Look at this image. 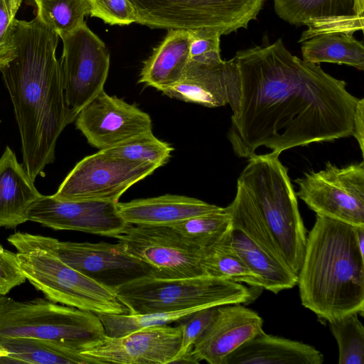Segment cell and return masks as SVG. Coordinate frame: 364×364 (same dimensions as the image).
<instances>
[{"label":"cell","mask_w":364,"mask_h":364,"mask_svg":"<svg viewBox=\"0 0 364 364\" xmlns=\"http://www.w3.org/2000/svg\"><path fill=\"white\" fill-rule=\"evenodd\" d=\"M240 90V72L233 58L212 63L190 60L181 77L160 91L171 98L208 107L228 104L235 112Z\"/></svg>","instance_id":"17"},{"label":"cell","mask_w":364,"mask_h":364,"mask_svg":"<svg viewBox=\"0 0 364 364\" xmlns=\"http://www.w3.org/2000/svg\"><path fill=\"white\" fill-rule=\"evenodd\" d=\"M218 306L198 310L176 321L183 328L182 341L181 348L172 363L193 350L196 342L215 318Z\"/></svg>","instance_id":"31"},{"label":"cell","mask_w":364,"mask_h":364,"mask_svg":"<svg viewBox=\"0 0 364 364\" xmlns=\"http://www.w3.org/2000/svg\"><path fill=\"white\" fill-rule=\"evenodd\" d=\"M16 55L0 70L14 108L24 168L33 181L55 160L57 140L75 120L65 100L59 36L41 18L15 20Z\"/></svg>","instance_id":"2"},{"label":"cell","mask_w":364,"mask_h":364,"mask_svg":"<svg viewBox=\"0 0 364 364\" xmlns=\"http://www.w3.org/2000/svg\"><path fill=\"white\" fill-rule=\"evenodd\" d=\"M182 326H150L120 337L105 336L80 354L91 363H172L181 346Z\"/></svg>","instance_id":"14"},{"label":"cell","mask_w":364,"mask_h":364,"mask_svg":"<svg viewBox=\"0 0 364 364\" xmlns=\"http://www.w3.org/2000/svg\"><path fill=\"white\" fill-rule=\"evenodd\" d=\"M173 150L168 143L156 138L151 130L100 151L131 161L151 163L159 168L168 161Z\"/></svg>","instance_id":"28"},{"label":"cell","mask_w":364,"mask_h":364,"mask_svg":"<svg viewBox=\"0 0 364 364\" xmlns=\"http://www.w3.org/2000/svg\"><path fill=\"white\" fill-rule=\"evenodd\" d=\"M7 240L15 248L36 247L50 251L75 270L114 290L151 273L147 264L129 254L119 242H65L19 231L9 235Z\"/></svg>","instance_id":"9"},{"label":"cell","mask_w":364,"mask_h":364,"mask_svg":"<svg viewBox=\"0 0 364 364\" xmlns=\"http://www.w3.org/2000/svg\"><path fill=\"white\" fill-rule=\"evenodd\" d=\"M22 0H0V70L16 55L14 24Z\"/></svg>","instance_id":"32"},{"label":"cell","mask_w":364,"mask_h":364,"mask_svg":"<svg viewBox=\"0 0 364 364\" xmlns=\"http://www.w3.org/2000/svg\"><path fill=\"white\" fill-rule=\"evenodd\" d=\"M114 291L129 314L245 304L252 296L251 291L239 282L205 274L176 279L146 275L119 286Z\"/></svg>","instance_id":"5"},{"label":"cell","mask_w":364,"mask_h":364,"mask_svg":"<svg viewBox=\"0 0 364 364\" xmlns=\"http://www.w3.org/2000/svg\"><path fill=\"white\" fill-rule=\"evenodd\" d=\"M190 34L182 29H170L144 62L139 82L158 90L176 83L182 76L188 61Z\"/></svg>","instance_id":"23"},{"label":"cell","mask_w":364,"mask_h":364,"mask_svg":"<svg viewBox=\"0 0 364 364\" xmlns=\"http://www.w3.org/2000/svg\"><path fill=\"white\" fill-rule=\"evenodd\" d=\"M358 313L329 321L338 346L339 364H364V328Z\"/></svg>","instance_id":"30"},{"label":"cell","mask_w":364,"mask_h":364,"mask_svg":"<svg viewBox=\"0 0 364 364\" xmlns=\"http://www.w3.org/2000/svg\"><path fill=\"white\" fill-rule=\"evenodd\" d=\"M58 36L63 42L60 65L65 100L75 120L78 112L104 90L110 54L85 22Z\"/></svg>","instance_id":"12"},{"label":"cell","mask_w":364,"mask_h":364,"mask_svg":"<svg viewBox=\"0 0 364 364\" xmlns=\"http://www.w3.org/2000/svg\"><path fill=\"white\" fill-rule=\"evenodd\" d=\"M237 181L235 196L255 212L269 234L284 264L298 274L306 234L297 196L279 156L254 154Z\"/></svg>","instance_id":"4"},{"label":"cell","mask_w":364,"mask_h":364,"mask_svg":"<svg viewBox=\"0 0 364 364\" xmlns=\"http://www.w3.org/2000/svg\"><path fill=\"white\" fill-rule=\"evenodd\" d=\"M222 209L195 198L171 194L117 203L119 216L132 225H169Z\"/></svg>","instance_id":"20"},{"label":"cell","mask_w":364,"mask_h":364,"mask_svg":"<svg viewBox=\"0 0 364 364\" xmlns=\"http://www.w3.org/2000/svg\"><path fill=\"white\" fill-rule=\"evenodd\" d=\"M232 229L215 243L204 249L202 259L204 274L261 287L259 279L248 269L235 250L231 242Z\"/></svg>","instance_id":"26"},{"label":"cell","mask_w":364,"mask_h":364,"mask_svg":"<svg viewBox=\"0 0 364 364\" xmlns=\"http://www.w3.org/2000/svg\"><path fill=\"white\" fill-rule=\"evenodd\" d=\"M26 280L16 253L5 249L0 244V296L6 295Z\"/></svg>","instance_id":"35"},{"label":"cell","mask_w":364,"mask_h":364,"mask_svg":"<svg viewBox=\"0 0 364 364\" xmlns=\"http://www.w3.org/2000/svg\"><path fill=\"white\" fill-rule=\"evenodd\" d=\"M75 126L99 151L152 130L149 114L105 90L78 112Z\"/></svg>","instance_id":"15"},{"label":"cell","mask_w":364,"mask_h":364,"mask_svg":"<svg viewBox=\"0 0 364 364\" xmlns=\"http://www.w3.org/2000/svg\"><path fill=\"white\" fill-rule=\"evenodd\" d=\"M37 14L58 35L69 33L82 25L90 14L88 0H34Z\"/></svg>","instance_id":"29"},{"label":"cell","mask_w":364,"mask_h":364,"mask_svg":"<svg viewBox=\"0 0 364 364\" xmlns=\"http://www.w3.org/2000/svg\"><path fill=\"white\" fill-rule=\"evenodd\" d=\"M304 61L318 64L331 63L364 70V46L352 34L332 33L320 34L302 42Z\"/></svg>","instance_id":"25"},{"label":"cell","mask_w":364,"mask_h":364,"mask_svg":"<svg viewBox=\"0 0 364 364\" xmlns=\"http://www.w3.org/2000/svg\"><path fill=\"white\" fill-rule=\"evenodd\" d=\"M117 203L66 200L53 195H42L31 207L28 220L55 230H76L115 237L128 225L118 214Z\"/></svg>","instance_id":"16"},{"label":"cell","mask_w":364,"mask_h":364,"mask_svg":"<svg viewBox=\"0 0 364 364\" xmlns=\"http://www.w3.org/2000/svg\"><path fill=\"white\" fill-rule=\"evenodd\" d=\"M190 34V60L212 63L221 60V34L211 30L188 31Z\"/></svg>","instance_id":"34"},{"label":"cell","mask_w":364,"mask_h":364,"mask_svg":"<svg viewBox=\"0 0 364 364\" xmlns=\"http://www.w3.org/2000/svg\"><path fill=\"white\" fill-rule=\"evenodd\" d=\"M42 194L7 146L0 158V228H14L28 220V212Z\"/></svg>","instance_id":"21"},{"label":"cell","mask_w":364,"mask_h":364,"mask_svg":"<svg viewBox=\"0 0 364 364\" xmlns=\"http://www.w3.org/2000/svg\"><path fill=\"white\" fill-rule=\"evenodd\" d=\"M239 102L228 138L249 159L261 146L277 156L287 149L353 135L359 100L346 82L292 55L281 38L236 53Z\"/></svg>","instance_id":"1"},{"label":"cell","mask_w":364,"mask_h":364,"mask_svg":"<svg viewBox=\"0 0 364 364\" xmlns=\"http://www.w3.org/2000/svg\"><path fill=\"white\" fill-rule=\"evenodd\" d=\"M90 15L109 25L125 26L136 23L134 9L129 0H88Z\"/></svg>","instance_id":"33"},{"label":"cell","mask_w":364,"mask_h":364,"mask_svg":"<svg viewBox=\"0 0 364 364\" xmlns=\"http://www.w3.org/2000/svg\"><path fill=\"white\" fill-rule=\"evenodd\" d=\"M301 199L316 215L364 226V162L304 173L296 180Z\"/></svg>","instance_id":"11"},{"label":"cell","mask_w":364,"mask_h":364,"mask_svg":"<svg viewBox=\"0 0 364 364\" xmlns=\"http://www.w3.org/2000/svg\"><path fill=\"white\" fill-rule=\"evenodd\" d=\"M297 277L302 305L320 319L363 315L364 252L355 225L316 215Z\"/></svg>","instance_id":"3"},{"label":"cell","mask_w":364,"mask_h":364,"mask_svg":"<svg viewBox=\"0 0 364 364\" xmlns=\"http://www.w3.org/2000/svg\"><path fill=\"white\" fill-rule=\"evenodd\" d=\"M322 353L302 342L263 330L229 354L223 364H321Z\"/></svg>","instance_id":"22"},{"label":"cell","mask_w":364,"mask_h":364,"mask_svg":"<svg viewBox=\"0 0 364 364\" xmlns=\"http://www.w3.org/2000/svg\"><path fill=\"white\" fill-rule=\"evenodd\" d=\"M279 18L306 26L299 42L332 33L353 34L363 30L364 0H273Z\"/></svg>","instance_id":"18"},{"label":"cell","mask_w":364,"mask_h":364,"mask_svg":"<svg viewBox=\"0 0 364 364\" xmlns=\"http://www.w3.org/2000/svg\"><path fill=\"white\" fill-rule=\"evenodd\" d=\"M115 238L129 254L150 267L152 277L176 279L205 275L204 249L188 242L168 225L128 224Z\"/></svg>","instance_id":"10"},{"label":"cell","mask_w":364,"mask_h":364,"mask_svg":"<svg viewBox=\"0 0 364 364\" xmlns=\"http://www.w3.org/2000/svg\"><path fill=\"white\" fill-rule=\"evenodd\" d=\"M136 23L152 28L211 30L221 36L247 28L264 0H129Z\"/></svg>","instance_id":"8"},{"label":"cell","mask_w":364,"mask_h":364,"mask_svg":"<svg viewBox=\"0 0 364 364\" xmlns=\"http://www.w3.org/2000/svg\"><path fill=\"white\" fill-rule=\"evenodd\" d=\"M159 166L114 157L100 151L80 161L53 196L66 200H95L117 203L131 186Z\"/></svg>","instance_id":"13"},{"label":"cell","mask_w":364,"mask_h":364,"mask_svg":"<svg viewBox=\"0 0 364 364\" xmlns=\"http://www.w3.org/2000/svg\"><path fill=\"white\" fill-rule=\"evenodd\" d=\"M168 226L188 242L205 249L218 241L232 229L230 216L221 210L188 218Z\"/></svg>","instance_id":"27"},{"label":"cell","mask_w":364,"mask_h":364,"mask_svg":"<svg viewBox=\"0 0 364 364\" xmlns=\"http://www.w3.org/2000/svg\"><path fill=\"white\" fill-rule=\"evenodd\" d=\"M231 242L248 269L259 279L262 288L277 294L297 284V274L242 231L232 229Z\"/></svg>","instance_id":"24"},{"label":"cell","mask_w":364,"mask_h":364,"mask_svg":"<svg viewBox=\"0 0 364 364\" xmlns=\"http://www.w3.org/2000/svg\"><path fill=\"white\" fill-rule=\"evenodd\" d=\"M15 249L26 280L47 299L96 314H129L114 289L75 270L51 252L36 247Z\"/></svg>","instance_id":"7"},{"label":"cell","mask_w":364,"mask_h":364,"mask_svg":"<svg viewBox=\"0 0 364 364\" xmlns=\"http://www.w3.org/2000/svg\"><path fill=\"white\" fill-rule=\"evenodd\" d=\"M262 325L256 311L240 304L218 306L215 318L191 352L199 362L223 364L229 354L262 331Z\"/></svg>","instance_id":"19"},{"label":"cell","mask_w":364,"mask_h":364,"mask_svg":"<svg viewBox=\"0 0 364 364\" xmlns=\"http://www.w3.org/2000/svg\"><path fill=\"white\" fill-rule=\"evenodd\" d=\"M105 336L97 314L36 298L18 301L0 296V338H31L73 342L82 350Z\"/></svg>","instance_id":"6"},{"label":"cell","mask_w":364,"mask_h":364,"mask_svg":"<svg viewBox=\"0 0 364 364\" xmlns=\"http://www.w3.org/2000/svg\"><path fill=\"white\" fill-rule=\"evenodd\" d=\"M353 136L356 139L362 155L364 151V99H360L356 105L354 118Z\"/></svg>","instance_id":"36"}]
</instances>
